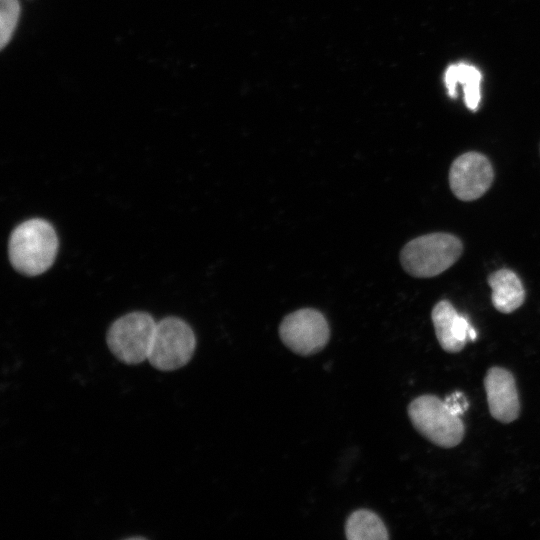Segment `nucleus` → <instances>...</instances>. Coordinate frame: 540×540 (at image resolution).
Here are the masks:
<instances>
[{"instance_id": "f257e3e1", "label": "nucleus", "mask_w": 540, "mask_h": 540, "mask_svg": "<svg viewBox=\"0 0 540 540\" xmlns=\"http://www.w3.org/2000/svg\"><path fill=\"white\" fill-rule=\"evenodd\" d=\"M58 249V238L53 226L43 219H29L11 233L8 254L15 270L36 276L53 264Z\"/></svg>"}, {"instance_id": "f03ea898", "label": "nucleus", "mask_w": 540, "mask_h": 540, "mask_svg": "<svg viewBox=\"0 0 540 540\" xmlns=\"http://www.w3.org/2000/svg\"><path fill=\"white\" fill-rule=\"evenodd\" d=\"M462 252L463 244L457 236L436 232L409 241L401 250L400 262L411 276L430 278L455 264Z\"/></svg>"}, {"instance_id": "7ed1b4c3", "label": "nucleus", "mask_w": 540, "mask_h": 540, "mask_svg": "<svg viewBox=\"0 0 540 540\" xmlns=\"http://www.w3.org/2000/svg\"><path fill=\"white\" fill-rule=\"evenodd\" d=\"M414 428L433 444L442 448L457 446L464 436V424L445 401L435 395H421L408 407Z\"/></svg>"}, {"instance_id": "20e7f679", "label": "nucleus", "mask_w": 540, "mask_h": 540, "mask_svg": "<svg viewBox=\"0 0 540 540\" xmlns=\"http://www.w3.org/2000/svg\"><path fill=\"white\" fill-rule=\"evenodd\" d=\"M156 324L153 317L143 311L121 316L107 331L109 350L124 364L136 365L143 362L148 357Z\"/></svg>"}, {"instance_id": "39448f33", "label": "nucleus", "mask_w": 540, "mask_h": 540, "mask_svg": "<svg viewBox=\"0 0 540 540\" xmlns=\"http://www.w3.org/2000/svg\"><path fill=\"white\" fill-rule=\"evenodd\" d=\"M195 347L192 328L181 318L166 317L156 324L147 360L155 369L173 371L190 361Z\"/></svg>"}, {"instance_id": "423d86ee", "label": "nucleus", "mask_w": 540, "mask_h": 540, "mask_svg": "<svg viewBox=\"0 0 540 540\" xmlns=\"http://www.w3.org/2000/svg\"><path fill=\"white\" fill-rule=\"evenodd\" d=\"M279 336L291 351L307 356L319 352L326 346L330 329L321 312L303 308L284 317L279 326Z\"/></svg>"}, {"instance_id": "0eeeda50", "label": "nucleus", "mask_w": 540, "mask_h": 540, "mask_svg": "<svg viewBox=\"0 0 540 540\" xmlns=\"http://www.w3.org/2000/svg\"><path fill=\"white\" fill-rule=\"evenodd\" d=\"M494 180V170L488 158L475 151L458 156L449 170V185L456 198L473 201L483 196Z\"/></svg>"}, {"instance_id": "6e6552de", "label": "nucleus", "mask_w": 540, "mask_h": 540, "mask_svg": "<svg viewBox=\"0 0 540 540\" xmlns=\"http://www.w3.org/2000/svg\"><path fill=\"white\" fill-rule=\"evenodd\" d=\"M489 411L502 423H510L519 416L520 403L514 376L502 367H491L484 378Z\"/></svg>"}, {"instance_id": "1a4fd4ad", "label": "nucleus", "mask_w": 540, "mask_h": 540, "mask_svg": "<svg viewBox=\"0 0 540 540\" xmlns=\"http://www.w3.org/2000/svg\"><path fill=\"white\" fill-rule=\"evenodd\" d=\"M431 319L440 346L449 353H457L469 340L471 325L468 319L459 314L447 300L435 304Z\"/></svg>"}, {"instance_id": "9d476101", "label": "nucleus", "mask_w": 540, "mask_h": 540, "mask_svg": "<svg viewBox=\"0 0 540 540\" xmlns=\"http://www.w3.org/2000/svg\"><path fill=\"white\" fill-rule=\"evenodd\" d=\"M491 287V301L501 313H512L525 301V289L519 277L512 270L502 268L491 273L487 278Z\"/></svg>"}, {"instance_id": "9b49d317", "label": "nucleus", "mask_w": 540, "mask_h": 540, "mask_svg": "<svg viewBox=\"0 0 540 540\" xmlns=\"http://www.w3.org/2000/svg\"><path fill=\"white\" fill-rule=\"evenodd\" d=\"M481 72L466 63L450 65L445 72V84L450 97L457 96V86L460 84L464 91V100L468 109L475 111L481 99Z\"/></svg>"}, {"instance_id": "f8f14e48", "label": "nucleus", "mask_w": 540, "mask_h": 540, "mask_svg": "<svg viewBox=\"0 0 540 540\" xmlns=\"http://www.w3.org/2000/svg\"><path fill=\"white\" fill-rule=\"evenodd\" d=\"M346 538L349 540H387L389 534L380 517L367 509L354 511L345 525Z\"/></svg>"}, {"instance_id": "ddd939ff", "label": "nucleus", "mask_w": 540, "mask_h": 540, "mask_svg": "<svg viewBox=\"0 0 540 540\" xmlns=\"http://www.w3.org/2000/svg\"><path fill=\"white\" fill-rule=\"evenodd\" d=\"M20 14L18 0H1L0 4V44L3 48L11 39Z\"/></svg>"}, {"instance_id": "4468645a", "label": "nucleus", "mask_w": 540, "mask_h": 540, "mask_svg": "<svg viewBox=\"0 0 540 540\" xmlns=\"http://www.w3.org/2000/svg\"><path fill=\"white\" fill-rule=\"evenodd\" d=\"M444 401L447 404L448 408L458 416L463 414L469 406L466 397L463 395V393L458 391L447 396Z\"/></svg>"}]
</instances>
